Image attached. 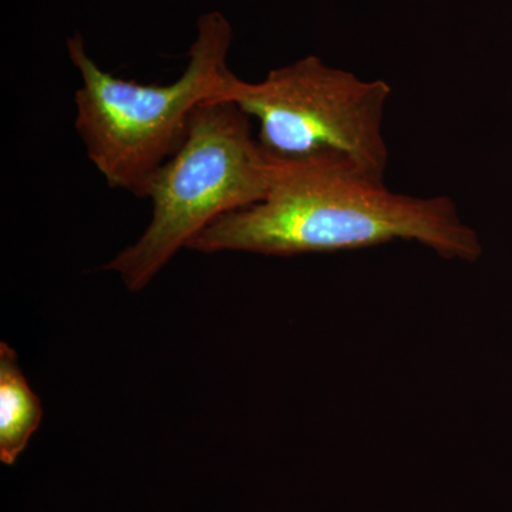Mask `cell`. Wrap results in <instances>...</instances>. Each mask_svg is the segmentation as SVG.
<instances>
[{
	"mask_svg": "<svg viewBox=\"0 0 512 512\" xmlns=\"http://www.w3.org/2000/svg\"><path fill=\"white\" fill-rule=\"evenodd\" d=\"M256 204L222 215L187 249L202 254H328L414 241L446 259L476 262L480 238L448 197L394 192L384 175L336 154L274 158Z\"/></svg>",
	"mask_w": 512,
	"mask_h": 512,
	"instance_id": "obj_1",
	"label": "cell"
},
{
	"mask_svg": "<svg viewBox=\"0 0 512 512\" xmlns=\"http://www.w3.org/2000/svg\"><path fill=\"white\" fill-rule=\"evenodd\" d=\"M232 36L221 12L202 15L187 66L168 84L113 76L90 57L80 33L67 39L80 74L74 128L109 187L143 198L148 180L183 143L195 110L207 101L228 100L239 80L228 66Z\"/></svg>",
	"mask_w": 512,
	"mask_h": 512,
	"instance_id": "obj_2",
	"label": "cell"
},
{
	"mask_svg": "<svg viewBox=\"0 0 512 512\" xmlns=\"http://www.w3.org/2000/svg\"><path fill=\"white\" fill-rule=\"evenodd\" d=\"M252 123L234 101L198 107L181 146L148 180L146 231L104 269L116 272L130 291H141L208 225L261 201L274 161Z\"/></svg>",
	"mask_w": 512,
	"mask_h": 512,
	"instance_id": "obj_3",
	"label": "cell"
},
{
	"mask_svg": "<svg viewBox=\"0 0 512 512\" xmlns=\"http://www.w3.org/2000/svg\"><path fill=\"white\" fill-rule=\"evenodd\" d=\"M384 80H363L318 56L271 70L261 82L239 79L228 101L258 123L259 144L274 158L336 154L386 174Z\"/></svg>",
	"mask_w": 512,
	"mask_h": 512,
	"instance_id": "obj_4",
	"label": "cell"
},
{
	"mask_svg": "<svg viewBox=\"0 0 512 512\" xmlns=\"http://www.w3.org/2000/svg\"><path fill=\"white\" fill-rule=\"evenodd\" d=\"M39 397L19 366L18 353L0 343V461L13 466L42 423Z\"/></svg>",
	"mask_w": 512,
	"mask_h": 512,
	"instance_id": "obj_5",
	"label": "cell"
}]
</instances>
